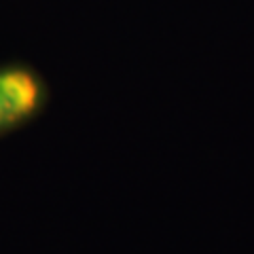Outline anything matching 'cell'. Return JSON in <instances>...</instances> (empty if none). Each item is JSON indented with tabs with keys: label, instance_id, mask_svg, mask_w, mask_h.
<instances>
[{
	"label": "cell",
	"instance_id": "obj_1",
	"mask_svg": "<svg viewBox=\"0 0 254 254\" xmlns=\"http://www.w3.org/2000/svg\"><path fill=\"white\" fill-rule=\"evenodd\" d=\"M43 102V85L23 68H0V131L28 119Z\"/></svg>",
	"mask_w": 254,
	"mask_h": 254
}]
</instances>
